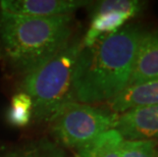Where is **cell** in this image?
<instances>
[{
    "label": "cell",
    "instance_id": "obj_1",
    "mask_svg": "<svg viewBox=\"0 0 158 157\" xmlns=\"http://www.w3.org/2000/svg\"><path fill=\"white\" fill-rule=\"evenodd\" d=\"M143 31L139 25H126L89 47H82L73 78L77 102L107 103L127 88Z\"/></svg>",
    "mask_w": 158,
    "mask_h": 157
},
{
    "label": "cell",
    "instance_id": "obj_2",
    "mask_svg": "<svg viewBox=\"0 0 158 157\" xmlns=\"http://www.w3.org/2000/svg\"><path fill=\"white\" fill-rule=\"evenodd\" d=\"M73 14L32 18L0 11V60L23 75L43 64L72 41Z\"/></svg>",
    "mask_w": 158,
    "mask_h": 157
},
{
    "label": "cell",
    "instance_id": "obj_3",
    "mask_svg": "<svg viewBox=\"0 0 158 157\" xmlns=\"http://www.w3.org/2000/svg\"><path fill=\"white\" fill-rule=\"evenodd\" d=\"M82 41H70L56 55L23 75L21 91L31 97L34 119L49 122L66 103L76 101L73 78Z\"/></svg>",
    "mask_w": 158,
    "mask_h": 157
},
{
    "label": "cell",
    "instance_id": "obj_4",
    "mask_svg": "<svg viewBox=\"0 0 158 157\" xmlns=\"http://www.w3.org/2000/svg\"><path fill=\"white\" fill-rule=\"evenodd\" d=\"M118 113L106 107L69 102L50 121V131L59 144L77 151L100 135L115 129Z\"/></svg>",
    "mask_w": 158,
    "mask_h": 157
},
{
    "label": "cell",
    "instance_id": "obj_5",
    "mask_svg": "<svg viewBox=\"0 0 158 157\" xmlns=\"http://www.w3.org/2000/svg\"><path fill=\"white\" fill-rule=\"evenodd\" d=\"M146 2L139 0H104L97 2L90 26L82 40L83 47H89L104 36L119 31L131 19L140 14Z\"/></svg>",
    "mask_w": 158,
    "mask_h": 157
},
{
    "label": "cell",
    "instance_id": "obj_6",
    "mask_svg": "<svg viewBox=\"0 0 158 157\" xmlns=\"http://www.w3.org/2000/svg\"><path fill=\"white\" fill-rule=\"evenodd\" d=\"M115 130L123 140L158 141V105L136 107L120 113Z\"/></svg>",
    "mask_w": 158,
    "mask_h": 157
},
{
    "label": "cell",
    "instance_id": "obj_7",
    "mask_svg": "<svg viewBox=\"0 0 158 157\" xmlns=\"http://www.w3.org/2000/svg\"><path fill=\"white\" fill-rule=\"evenodd\" d=\"M86 4L88 1L81 0H2L0 11L19 16L51 18L73 14Z\"/></svg>",
    "mask_w": 158,
    "mask_h": 157
},
{
    "label": "cell",
    "instance_id": "obj_8",
    "mask_svg": "<svg viewBox=\"0 0 158 157\" xmlns=\"http://www.w3.org/2000/svg\"><path fill=\"white\" fill-rule=\"evenodd\" d=\"M158 79V29L144 30L127 87Z\"/></svg>",
    "mask_w": 158,
    "mask_h": 157
},
{
    "label": "cell",
    "instance_id": "obj_9",
    "mask_svg": "<svg viewBox=\"0 0 158 157\" xmlns=\"http://www.w3.org/2000/svg\"><path fill=\"white\" fill-rule=\"evenodd\" d=\"M151 105H158V79L127 87L106 103V108L120 114L132 108Z\"/></svg>",
    "mask_w": 158,
    "mask_h": 157
},
{
    "label": "cell",
    "instance_id": "obj_10",
    "mask_svg": "<svg viewBox=\"0 0 158 157\" xmlns=\"http://www.w3.org/2000/svg\"><path fill=\"white\" fill-rule=\"evenodd\" d=\"M123 140L115 129L110 130L75 151L73 157H120L119 148Z\"/></svg>",
    "mask_w": 158,
    "mask_h": 157
},
{
    "label": "cell",
    "instance_id": "obj_11",
    "mask_svg": "<svg viewBox=\"0 0 158 157\" xmlns=\"http://www.w3.org/2000/svg\"><path fill=\"white\" fill-rule=\"evenodd\" d=\"M34 119V105L28 94L22 91L12 96L7 111V121L12 126L25 128Z\"/></svg>",
    "mask_w": 158,
    "mask_h": 157
},
{
    "label": "cell",
    "instance_id": "obj_12",
    "mask_svg": "<svg viewBox=\"0 0 158 157\" xmlns=\"http://www.w3.org/2000/svg\"><path fill=\"white\" fill-rule=\"evenodd\" d=\"M120 157H158V141L153 140H123Z\"/></svg>",
    "mask_w": 158,
    "mask_h": 157
},
{
    "label": "cell",
    "instance_id": "obj_13",
    "mask_svg": "<svg viewBox=\"0 0 158 157\" xmlns=\"http://www.w3.org/2000/svg\"><path fill=\"white\" fill-rule=\"evenodd\" d=\"M2 157H65V155L49 143L39 142L23 149L7 152Z\"/></svg>",
    "mask_w": 158,
    "mask_h": 157
}]
</instances>
